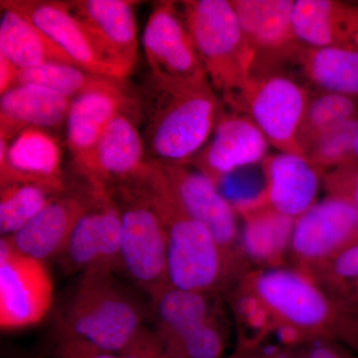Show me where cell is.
I'll use <instances>...</instances> for the list:
<instances>
[{"label": "cell", "mask_w": 358, "mask_h": 358, "mask_svg": "<svg viewBox=\"0 0 358 358\" xmlns=\"http://www.w3.org/2000/svg\"><path fill=\"white\" fill-rule=\"evenodd\" d=\"M155 164L185 211L211 233L230 263L243 274L246 259L240 249L237 212L219 192L218 185L192 164Z\"/></svg>", "instance_id": "cell-11"}, {"label": "cell", "mask_w": 358, "mask_h": 358, "mask_svg": "<svg viewBox=\"0 0 358 358\" xmlns=\"http://www.w3.org/2000/svg\"><path fill=\"white\" fill-rule=\"evenodd\" d=\"M63 150L47 129L29 128L13 141L0 140V187L16 183H35L67 190L62 171Z\"/></svg>", "instance_id": "cell-18"}, {"label": "cell", "mask_w": 358, "mask_h": 358, "mask_svg": "<svg viewBox=\"0 0 358 358\" xmlns=\"http://www.w3.org/2000/svg\"><path fill=\"white\" fill-rule=\"evenodd\" d=\"M143 46L157 83L209 81L176 2H155L143 30Z\"/></svg>", "instance_id": "cell-10"}, {"label": "cell", "mask_w": 358, "mask_h": 358, "mask_svg": "<svg viewBox=\"0 0 358 358\" xmlns=\"http://www.w3.org/2000/svg\"><path fill=\"white\" fill-rule=\"evenodd\" d=\"M308 275L329 293L358 306V243Z\"/></svg>", "instance_id": "cell-33"}, {"label": "cell", "mask_w": 358, "mask_h": 358, "mask_svg": "<svg viewBox=\"0 0 358 358\" xmlns=\"http://www.w3.org/2000/svg\"><path fill=\"white\" fill-rule=\"evenodd\" d=\"M148 169L110 190L121 210L122 271L152 299L169 282L166 226L148 186Z\"/></svg>", "instance_id": "cell-6"}, {"label": "cell", "mask_w": 358, "mask_h": 358, "mask_svg": "<svg viewBox=\"0 0 358 358\" xmlns=\"http://www.w3.org/2000/svg\"><path fill=\"white\" fill-rule=\"evenodd\" d=\"M358 138V117L345 122L324 134L305 154L322 174L357 162L355 145Z\"/></svg>", "instance_id": "cell-32"}, {"label": "cell", "mask_w": 358, "mask_h": 358, "mask_svg": "<svg viewBox=\"0 0 358 358\" xmlns=\"http://www.w3.org/2000/svg\"><path fill=\"white\" fill-rule=\"evenodd\" d=\"M218 294L185 291L169 286L150 299L152 331L167 345L220 312Z\"/></svg>", "instance_id": "cell-25"}, {"label": "cell", "mask_w": 358, "mask_h": 358, "mask_svg": "<svg viewBox=\"0 0 358 358\" xmlns=\"http://www.w3.org/2000/svg\"><path fill=\"white\" fill-rule=\"evenodd\" d=\"M0 3L16 9L32 21L78 67L100 76L119 79L115 71L101 57L93 40L68 1L1 0Z\"/></svg>", "instance_id": "cell-19"}, {"label": "cell", "mask_w": 358, "mask_h": 358, "mask_svg": "<svg viewBox=\"0 0 358 358\" xmlns=\"http://www.w3.org/2000/svg\"><path fill=\"white\" fill-rule=\"evenodd\" d=\"M293 24L303 46L358 51V2L294 0Z\"/></svg>", "instance_id": "cell-22"}, {"label": "cell", "mask_w": 358, "mask_h": 358, "mask_svg": "<svg viewBox=\"0 0 358 358\" xmlns=\"http://www.w3.org/2000/svg\"><path fill=\"white\" fill-rule=\"evenodd\" d=\"M228 343V327L220 310L185 336L164 345L173 358H223Z\"/></svg>", "instance_id": "cell-30"}, {"label": "cell", "mask_w": 358, "mask_h": 358, "mask_svg": "<svg viewBox=\"0 0 358 358\" xmlns=\"http://www.w3.org/2000/svg\"><path fill=\"white\" fill-rule=\"evenodd\" d=\"M266 187L254 199L282 215L296 219L317 203L322 173L303 155L280 154L263 160Z\"/></svg>", "instance_id": "cell-21"}, {"label": "cell", "mask_w": 358, "mask_h": 358, "mask_svg": "<svg viewBox=\"0 0 358 358\" xmlns=\"http://www.w3.org/2000/svg\"><path fill=\"white\" fill-rule=\"evenodd\" d=\"M236 284L262 303L274 329H289L300 346L329 341L358 350V306L329 293L298 268H259Z\"/></svg>", "instance_id": "cell-1"}, {"label": "cell", "mask_w": 358, "mask_h": 358, "mask_svg": "<svg viewBox=\"0 0 358 358\" xmlns=\"http://www.w3.org/2000/svg\"><path fill=\"white\" fill-rule=\"evenodd\" d=\"M322 178L327 194L345 199L358 210V160L324 173Z\"/></svg>", "instance_id": "cell-34"}, {"label": "cell", "mask_w": 358, "mask_h": 358, "mask_svg": "<svg viewBox=\"0 0 358 358\" xmlns=\"http://www.w3.org/2000/svg\"><path fill=\"white\" fill-rule=\"evenodd\" d=\"M293 358H355L336 343L315 341L299 346Z\"/></svg>", "instance_id": "cell-37"}, {"label": "cell", "mask_w": 358, "mask_h": 358, "mask_svg": "<svg viewBox=\"0 0 358 358\" xmlns=\"http://www.w3.org/2000/svg\"><path fill=\"white\" fill-rule=\"evenodd\" d=\"M64 192L35 183H16L0 188L1 237L11 236L22 229L52 200Z\"/></svg>", "instance_id": "cell-29"}, {"label": "cell", "mask_w": 358, "mask_h": 358, "mask_svg": "<svg viewBox=\"0 0 358 358\" xmlns=\"http://www.w3.org/2000/svg\"><path fill=\"white\" fill-rule=\"evenodd\" d=\"M138 3L131 0L68 1L101 57L122 80L133 73L138 60Z\"/></svg>", "instance_id": "cell-15"}, {"label": "cell", "mask_w": 358, "mask_h": 358, "mask_svg": "<svg viewBox=\"0 0 358 358\" xmlns=\"http://www.w3.org/2000/svg\"><path fill=\"white\" fill-rule=\"evenodd\" d=\"M1 11L0 52L18 69L51 63L75 65L60 47L20 11L3 6Z\"/></svg>", "instance_id": "cell-26"}, {"label": "cell", "mask_w": 358, "mask_h": 358, "mask_svg": "<svg viewBox=\"0 0 358 358\" xmlns=\"http://www.w3.org/2000/svg\"><path fill=\"white\" fill-rule=\"evenodd\" d=\"M310 94L288 71L251 75L226 107L249 115L280 152L303 155L299 133Z\"/></svg>", "instance_id": "cell-7"}, {"label": "cell", "mask_w": 358, "mask_h": 358, "mask_svg": "<svg viewBox=\"0 0 358 358\" xmlns=\"http://www.w3.org/2000/svg\"><path fill=\"white\" fill-rule=\"evenodd\" d=\"M248 115L221 103L217 124L208 143L190 162L216 185L241 167L263 162L270 147Z\"/></svg>", "instance_id": "cell-16"}, {"label": "cell", "mask_w": 358, "mask_h": 358, "mask_svg": "<svg viewBox=\"0 0 358 358\" xmlns=\"http://www.w3.org/2000/svg\"><path fill=\"white\" fill-rule=\"evenodd\" d=\"M260 343H239L229 358H293L292 348H265Z\"/></svg>", "instance_id": "cell-38"}, {"label": "cell", "mask_w": 358, "mask_h": 358, "mask_svg": "<svg viewBox=\"0 0 358 358\" xmlns=\"http://www.w3.org/2000/svg\"><path fill=\"white\" fill-rule=\"evenodd\" d=\"M20 69L0 52V95L16 86Z\"/></svg>", "instance_id": "cell-39"}, {"label": "cell", "mask_w": 358, "mask_h": 358, "mask_svg": "<svg viewBox=\"0 0 358 358\" xmlns=\"http://www.w3.org/2000/svg\"><path fill=\"white\" fill-rule=\"evenodd\" d=\"M358 117V99L320 92L310 96L299 133L303 157L324 134Z\"/></svg>", "instance_id": "cell-28"}, {"label": "cell", "mask_w": 358, "mask_h": 358, "mask_svg": "<svg viewBox=\"0 0 358 358\" xmlns=\"http://www.w3.org/2000/svg\"><path fill=\"white\" fill-rule=\"evenodd\" d=\"M119 355L121 358H173L155 331L145 326Z\"/></svg>", "instance_id": "cell-36"}, {"label": "cell", "mask_w": 358, "mask_h": 358, "mask_svg": "<svg viewBox=\"0 0 358 358\" xmlns=\"http://www.w3.org/2000/svg\"><path fill=\"white\" fill-rule=\"evenodd\" d=\"M294 66L320 92L358 99V51L303 46Z\"/></svg>", "instance_id": "cell-27"}, {"label": "cell", "mask_w": 358, "mask_h": 358, "mask_svg": "<svg viewBox=\"0 0 358 358\" xmlns=\"http://www.w3.org/2000/svg\"><path fill=\"white\" fill-rule=\"evenodd\" d=\"M86 181L89 204L59 257L61 268L65 274L77 275L88 271L119 272L122 271L119 204L110 188Z\"/></svg>", "instance_id": "cell-8"}, {"label": "cell", "mask_w": 358, "mask_h": 358, "mask_svg": "<svg viewBox=\"0 0 358 358\" xmlns=\"http://www.w3.org/2000/svg\"><path fill=\"white\" fill-rule=\"evenodd\" d=\"M54 358H121L119 353L103 350L81 339L55 336Z\"/></svg>", "instance_id": "cell-35"}, {"label": "cell", "mask_w": 358, "mask_h": 358, "mask_svg": "<svg viewBox=\"0 0 358 358\" xmlns=\"http://www.w3.org/2000/svg\"><path fill=\"white\" fill-rule=\"evenodd\" d=\"M209 82L229 103L251 77L253 54L231 0L179 2Z\"/></svg>", "instance_id": "cell-5"}, {"label": "cell", "mask_w": 358, "mask_h": 358, "mask_svg": "<svg viewBox=\"0 0 358 358\" xmlns=\"http://www.w3.org/2000/svg\"><path fill=\"white\" fill-rule=\"evenodd\" d=\"M100 77L78 66L51 63L20 70L16 85H38L73 100L93 86Z\"/></svg>", "instance_id": "cell-31"}, {"label": "cell", "mask_w": 358, "mask_h": 358, "mask_svg": "<svg viewBox=\"0 0 358 358\" xmlns=\"http://www.w3.org/2000/svg\"><path fill=\"white\" fill-rule=\"evenodd\" d=\"M253 54L251 75L287 71L303 44L293 24L294 0H231Z\"/></svg>", "instance_id": "cell-13"}, {"label": "cell", "mask_w": 358, "mask_h": 358, "mask_svg": "<svg viewBox=\"0 0 358 358\" xmlns=\"http://www.w3.org/2000/svg\"><path fill=\"white\" fill-rule=\"evenodd\" d=\"M245 219L240 249L246 260L263 268L282 267L289 253L296 219L282 215L265 205L244 200L234 206Z\"/></svg>", "instance_id": "cell-24"}, {"label": "cell", "mask_w": 358, "mask_h": 358, "mask_svg": "<svg viewBox=\"0 0 358 358\" xmlns=\"http://www.w3.org/2000/svg\"><path fill=\"white\" fill-rule=\"evenodd\" d=\"M358 243V210L341 197L329 195L294 221L289 255L296 268L310 275Z\"/></svg>", "instance_id": "cell-12"}, {"label": "cell", "mask_w": 358, "mask_h": 358, "mask_svg": "<svg viewBox=\"0 0 358 358\" xmlns=\"http://www.w3.org/2000/svg\"><path fill=\"white\" fill-rule=\"evenodd\" d=\"M72 99L33 84H20L0 100V140L9 143L26 129H57L66 122Z\"/></svg>", "instance_id": "cell-23"}, {"label": "cell", "mask_w": 358, "mask_h": 358, "mask_svg": "<svg viewBox=\"0 0 358 358\" xmlns=\"http://www.w3.org/2000/svg\"><path fill=\"white\" fill-rule=\"evenodd\" d=\"M147 180L166 226L169 286L219 294L236 282L240 273L211 233L185 211L155 162H150Z\"/></svg>", "instance_id": "cell-3"}, {"label": "cell", "mask_w": 358, "mask_h": 358, "mask_svg": "<svg viewBox=\"0 0 358 358\" xmlns=\"http://www.w3.org/2000/svg\"><path fill=\"white\" fill-rule=\"evenodd\" d=\"M140 112L121 113L113 120L95 148L73 162L80 178L112 188L140 178L150 166L145 138L138 128Z\"/></svg>", "instance_id": "cell-14"}, {"label": "cell", "mask_w": 358, "mask_h": 358, "mask_svg": "<svg viewBox=\"0 0 358 358\" xmlns=\"http://www.w3.org/2000/svg\"><path fill=\"white\" fill-rule=\"evenodd\" d=\"M54 303L53 280L46 263L26 256L0 239V327L15 331L40 324Z\"/></svg>", "instance_id": "cell-9"}, {"label": "cell", "mask_w": 358, "mask_h": 358, "mask_svg": "<svg viewBox=\"0 0 358 358\" xmlns=\"http://www.w3.org/2000/svg\"><path fill=\"white\" fill-rule=\"evenodd\" d=\"M109 271L78 275L56 315L55 336L120 353L145 327L150 310Z\"/></svg>", "instance_id": "cell-2"}, {"label": "cell", "mask_w": 358, "mask_h": 358, "mask_svg": "<svg viewBox=\"0 0 358 358\" xmlns=\"http://www.w3.org/2000/svg\"><path fill=\"white\" fill-rule=\"evenodd\" d=\"M124 112H140V101L124 80L100 77L88 90L73 99L66 120V143L73 162L95 148L113 120Z\"/></svg>", "instance_id": "cell-17"}, {"label": "cell", "mask_w": 358, "mask_h": 358, "mask_svg": "<svg viewBox=\"0 0 358 358\" xmlns=\"http://www.w3.org/2000/svg\"><path fill=\"white\" fill-rule=\"evenodd\" d=\"M355 157H357V159L358 160V138H357V141H355Z\"/></svg>", "instance_id": "cell-40"}, {"label": "cell", "mask_w": 358, "mask_h": 358, "mask_svg": "<svg viewBox=\"0 0 358 358\" xmlns=\"http://www.w3.org/2000/svg\"><path fill=\"white\" fill-rule=\"evenodd\" d=\"M89 197V185L86 180L82 189L67 188L22 229L3 238L14 249L26 256L44 262L50 258H59L88 206Z\"/></svg>", "instance_id": "cell-20"}, {"label": "cell", "mask_w": 358, "mask_h": 358, "mask_svg": "<svg viewBox=\"0 0 358 358\" xmlns=\"http://www.w3.org/2000/svg\"><path fill=\"white\" fill-rule=\"evenodd\" d=\"M148 110L145 143L150 162L190 164L210 140L221 100L210 82L159 84Z\"/></svg>", "instance_id": "cell-4"}]
</instances>
